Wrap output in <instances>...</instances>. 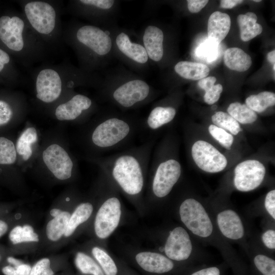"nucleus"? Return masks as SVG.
<instances>
[{"instance_id": "obj_1", "label": "nucleus", "mask_w": 275, "mask_h": 275, "mask_svg": "<svg viewBox=\"0 0 275 275\" xmlns=\"http://www.w3.org/2000/svg\"><path fill=\"white\" fill-rule=\"evenodd\" d=\"M153 143L149 139L140 145L128 147L100 161L105 172L127 195L138 196L143 190Z\"/></svg>"}, {"instance_id": "obj_2", "label": "nucleus", "mask_w": 275, "mask_h": 275, "mask_svg": "<svg viewBox=\"0 0 275 275\" xmlns=\"http://www.w3.org/2000/svg\"><path fill=\"white\" fill-rule=\"evenodd\" d=\"M178 212L184 228L191 235L217 249L236 273L241 274L240 271L244 270L241 261L230 242L219 233L210 210L196 199L188 198L180 203Z\"/></svg>"}, {"instance_id": "obj_3", "label": "nucleus", "mask_w": 275, "mask_h": 275, "mask_svg": "<svg viewBox=\"0 0 275 275\" xmlns=\"http://www.w3.org/2000/svg\"><path fill=\"white\" fill-rule=\"evenodd\" d=\"M104 88L108 102L122 111L147 104L154 96L153 89L147 82L124 70L108 74Z\"/></svg>"}, {"instance_id": "obj_4", "label": "nucleus", "mask_w": 275, "mask_h": 275, "mask_svg": "<svg viewBox=\"0 0 275 275\" xmlns=\"http://www.w3.org/2000/svg\"><path fill=\"white\" fill-rule=\"evenodd\" d=\"M136 119L117 113H108L94 129L91 136L93 144L108 152L126 147L141 126Z\"/></svg>"}, {"instance_id": "obj_5", "label": "nucleus", "mask_w": 275, "mask_h": 275, "mask_svg": "<svg viewBox=\"0 0 275 275\" xmlns=\"http://www.w3.org/2000/svg\"><path fill=\"white\" fill-rule=\"evenodd\" d=\"M106 30L112 40L113 56L134 71H142L148 67L150 62L140 41H133L128 31L113 24L108 25Z\"/></svg>"}, {"instance_id": "obj_6", "label": "nucleus", "mask_w": 275, "mask_h": 275, "mask_svg": "<svg viewBox=\"0 0 275 275\" xmlns=\"http://www.w3.org/2000/svg\"><path fill=\"white\" fill-rule=\"evenodd\" d=\"M151 189L158 198H165L171 192L181 174L179 162L174 158H161L159 152L155 153L152 164Z\"/></svg>"}, {"instance_id": "obj_7", "label": "nucleus", "mask_w": 275, "mask_h": 275, "mask_svg": "<svg viewBox=\"0 0 275 275\" xmlns=\"http://www.w3.org/2000/svg\"><path fill=\"white\" fill-rule=\"evenodd\" d=\"M216 228L227 241L241 244L247 251L246 231L243 220L239 213L229 207L210 210Z\"/></svg>"}, {"instance_id": "obj_8", "label": "nucleus", "mask_w": 275, "mask_h": 275, "mask_svg": "<svg viewBox=\"0 0 275 275\" xmlns=\"http://www.w3.org/2000/svg\"><path fill=\"white\" fill-rule=\"evenodd\" d=\"M76 37L79 43L103 61L108 62L113 57L112 40L106 30L85 25L78 29Z\"/></svg>"}, {"instance_id": "obj_9", "label": "nucleus", "mask_w": 275, "mask_h": 275, "mask_svg": "<svg viewBox=\"0 0 275 275\" xmlns=\"http://www.w3.org/2000/svg\"><path fill=\"white\" fill-rule=\"evenodd\" d=\"M163 250L166 257L176 261L188 260L198 253L190 234L181 226L176 227L170 231Z\"/></svg>"}, {"instance_id": "obj_10", "label": "nucleus", "mask_w": 275, "mask_h": 275, "mask_svg": "<svg viewBox=\"0 0 275 275\" xmlns=\"http://www.w3.org/2000/svg\"><path fill=\"white\" fill-rule=\"evenodd\" d=\"M121 214V205L118 198L108 197L102 203L97 213L94 230L98 237L105 239L116 229Z\"/></svg>"}, {"instance_id": "obj_11", "label": "nucleus", "mask_w": 275, "mask_h": 275, "mask_svg": "<svg viewBox=\"0 0 275 275\" xmlns=\"http://www.w3.org/2000/svg\"><path fill=\"white\" fill-rule=\"evenodd\" d=\"M265 173L264 166L258 160L243 161L235 168L234 186L237 190L242 192L254 190L263 182Z\"/></svg>"}, {"instance_id": "obj_12", "label": "nucleus", "mask_w": 275, "mask_h": 275, "mask_svg": "<svg viewBox=\"0 0 275 275\" xmlns=\"http://www.w3.org/2000/svg\"><path fill=\"white\" fill-rule=\"evenodd\" d=\"M191 155L198 167L208 173L221 172L227 165L225 156L211 144L204 141L199 140L193 144Z\"/></svg>"}, {"instance_id": "obj_13", "label": "nucleus", "mask_w": 275, "mask_h": 275, "mask_svg": "<svg viewBox=\"0 0 275 275\" xmlns=\"http://www.w3.org/2000/svg\"><path fill=\"white\" fill-rule=\"evenodd\" d=\"M26 16L32 26L43 34L50 33L55 27L56 14L54 8L43 2H32L25 6Z\"/></svg>"}, {"instance_id": "obj_14", "label": "nucleus", "mask_w": 275, "mask_h": 275, "mask_svg": "<svg viewBox=\"0 0 275 275\" xmlns=\"http://www.w3.org/2000/svg\"><path fill=\"white\" fill-rule=\"evenodd\" d=\"M43 161L54 176L64 180L71 177L73 163L67 152L60 146L52 144L43 152Z\"/></svg>"}, {"instance_id": "obj_15", "label": "nucleus", "mask_w": 275, "mask_h": 275, "mask_svg": "<svg viewBox=\"0 0 275 275\" xmlns=\"http://www.w3.org/2000/svg\"><path fill=\"white\" fill-rule=\"evenodd\" d=\"M164 34L158 26L148 24L144 29L140 42L144 47L150 62L159 63L164 55Z\"/></svg>"}, {"instance_id": "obj_16", "label": "nucleus", "mask_w": 275, "mask_h": 275, "mask_svg": "<svg viewBox=\"0 0 275 275\" xmlns=\"http://www.w3.org/2000/svg\"><path fill=\"white\" fill-rule=\"evenodd\" d=\"M37 97L47 103L56 100L62 92V81L58 72L51 69L41 71L36 80Z\"/></svg>"}, {"instance_id": "obj_17", "label": "nucleus", "mask_w": 275, "mask_h": 275, "mask_svg": "<svg viewBox=\"0 0 275 275\" xmlns=\"http://www.w3.org/2000/svg\"><path fill=\"white\" fill-rule=\"evenodd\" d=\"M24 22L17 16L0 18V39L11 50L20 51L23 47L22 32Z\"/></svg>"}, {"instance_id": "obj_18", "label": "nucleus", "mask_w": 275, "mask_h": 275, "mask_svg": "<svg viewBox=\"0 0 275 275\" xmlns=\"http://www.w3.org/2000/svg\"><path fill=\"white\" fill-rule=\"evenodd\" d=\"M135 260L139 265L146 271L163 274L171 272L175 264L172 260L161 254L144 252L138 253Z\"/></svg>"}, {"instance_id": "obj_19", "label": "nucleus", "mask_w": 275, "mask_h": 275, "mask_svg": "<svg viewBox=\"0 0 275 275\" xmlns=\"http://www.w3.org/2000/svg\"><path fill=\"white\" fill-rule=\"evenodd\" d=\"M92 101L87 96L77 94L66 103L59 105L56 109L57 118L60 120H73L79 117L84 111L91 107Z\"/></svg>"}, {"instance_id": "obj_20", "label": "nucleus", "mask_w": 275, "mask_h": 275, "mask_svg": "<svg viewBox=\"0 0 275 275\" xmlns=\"http://www.w3.org/2000/svg\"><path fill=\"white\" fill-rule=\"evenodd\" d=\"M231 27V18L228 14L219 11L212 13L208 21L207 34L213 43H221L228 35Z\"/></svg>"}, {"instance_id": "obj_21", "label": "nucleus", "mask_w": 275, "mask_h": 275, "mask_svg": "<svg viewBox=\"0 0 275 275\" xmlns=\"http://www.w3.org/2000/svg\"><path fill=\"white\" fill-rule=\"evenodd\" d=\"M176 114V109L173 106L154 105L142 125L145 128L154 131L171 122Z\"/></svg>"}, {"instance_id": "obj_22", "label": "nucleus", "mask_w": 275, "mask_h": 275, "mask_svg": "<svg viewBox=\"0 0 275 275\" xmlns=\"http://www.w3.org/2000/svg\"><path fill=\"white\" fill-rule=\"evenodd\" d=\"M224 61L229 69L238 72L246 71L252 63L251 57L238 47H231L226 49L224 52Z\"/></svg>"}, {"instance_id": "obj_23", "label": "nucleus", "mask_w": 275, "mask_h": 275, "mask_svg": "<svg viewBox=\"0 0 275 275\" xmlns=\"http://www.w3.org/2000/svg\"><path fill=\"white\" fill-rule=\"evenodd\" d=\"M175 72L183 78L200 80L209 73V68L204 64L189 61H180L174 66Z\"/></svg>"}, {"instance_id": "obj_24", "label": "nucleus", "mask_w": 275, "mask_h": 275, "mask_svg": "<svg viewBox=\"0 0 275 275\" xmlns=\"http://www.w3.org/2000/svg\"><path fill=\"white\" fill-rule=\"evenodd\" d=\"M257 16L253 12H249L237 16L240 37L243 41H249L262 33V26L257 23Z\"/></svg>"}, {"instance_id": "obj_25", "label": "nucleus", "mask_w": 275, "mask_h": 275, "mask_svg": "<svg viewBox=\"0 0 275 275\" xmlns=\"http://www.w3.org/2000/svg\"><path fill=\"white\" fill-rule=\"evenodd\" d=\"M70 215L69 212L62 211L59 215L49 221L46 228V233L48 239L52 241H57L64 235Z\"/></svg>"}, {"instance_id": "obj_26", "label": "nucleus", "mask_w": 275, "mask_h": 275, "mask_svg": "<svg viewBox=\"0 0 275 275\" xmlns=\"http://www.w3.org/2000/svg\"><path fill=\"white\" fill-rule=\"evenodd\" d=\"M247 253L251 257L252 265L260 275H275V260L269 255L259 251L248 249Z\"/></svg>"}, {"instance_id": "obj_27", "label": "nucleus", "mask_w": 275, "mask_h": 275, "mask_svg": "<svg viewBox=\"0 0 275 275\" xmlns=\"http://www.w3.org/2000/svg\"><path fill=\"white\" fill-rule=\"evenodd\" d=\"M93 210V205L89 202L82 203L77 206L70 215L67 230L64 234L66 237L70 236L77 227L86 222Z\"/></svg>"}, {"instance_id": "obj_28", "label": "nucleus", "mask_w": 275, "mask_h": 275, "mask_svg": "<svg viewBox=\"0 0 275 275\" xmlns=\"http://www.w3.org/2000/svg\"><path fill=\"white\" fill-rule=\"evenodd\" d=\"M37 140V132L34 127H30L24 130L16 143V150L22 156L24 160H28L32 154L31 144Z\"/></svg>"}, {"instance_id": "obj_29", "label": "nucleus", "mask_w": 275, "mask_h": 275, "mask_svg": "<svg viewBox=\"0 0 275 275\" xmlns=\"http://www.w3.org/2000/svg\"><path fill=\"white\" fill-rule=\"evenodd\" d=\"M245 104L255 113H261L267 108L274 105L275 94L264 91L257 95H252L245 100Z\"/></svg>"}, {"instance_id": "obj_30", "label": "nucleus", "mask_w": 275, "mask_h": 275, "mask_svg": "<svg viewBox=\"0 0 275 275\" xmlns=\"http://www.w3.org/2000/svg\"><path fill=\"white\" fill-rule=\"evenodd\" d=\"M227 112L238 122L241 124H250L257 119L256 113L249 108L245 104L235 102L231 103L227 108Z\"/></svg>"}, {"instance_id": "obj_31", "label": "nucleus", "mask_w": 275, "mask_h": 275, "mask_svg": "<svg viewBox=\"0 0 275 275\" xmlns=\"http://www.w3.org/2000/svg\"><path fill=\"white\" fill-rule=\"evenodd\" d=\"M9 239L13 244L25 242H38L39 240L38 235L29 225L15 226L9 232Z\"/></svg>"}, {"instance_id": "obj_32", "label": "nucleus", "mask_w": 275, "mask_h": 275, "mask_svg": "<svg viewBox=\"0 0 275 275\" xmlns=\"http://www.w3.org/2000/svg\"><path fill=\"white\" fill-rule=\"evenodd\" d=\"M75 264L77 269L83 274L104 275L97 263L91 257L84 253L78 252L76 254Z\"/></svg>"}, {"instance_id": "obj_33", "label": "nucleus", "mask_w": 275, "mask_h": 275, "mask_svg": "<svg viewBox=\"0 0 275 275\" xmlns=\"http://www.w3.org/2000/svg\"><path fill=\"white\" fill-rule=\"evenodd\" d=\"M211 120L215 126L227 130L234 135L242 130L239 123L226 113L217 112L212 116Z\"/></svg>"}, {"instance_id": "obj_34", "label": "nucleus", "mask_w": 275, "mask_h": 275, "mask_svg": "<svg viewBox=\"0 0 275 275\" xmlns=\"http://www.w3.org/2000/svg\"><path fill=\"white\" fill-rule=\"evenodd\" d=\"M92 253L105 275L117 274L118 272L117 266L113 259L105 251L98 247H94L92 249Z\"/></svg>"}, {"instance_id": "obj_35", "label": "nucleus", "mask_w": 275, "mask_h": 275, "mask_svg": "<svg viewBox=\"0 0 275 275\" xmlns=\"http://www.w3.org/2000/svg\"><path fill=\"white\" fill-rule=\"evenodd\" d=\"M16 159V150L13 143L4 137H0V164H10Z\"/></svg>"}, {"instance_id": "obj_36", "label": "nucleus", "mask_w": 275, "mask_h": 275, "mask_svg": "<svg viewBox=\"0 0 275 275\" xmlns=\"http://www.w3.org/2000/svg\"><path fill=\"white\" fill-rule=\"evenodd\" d=\"M210 134L224 148L231 149L233 143V136L225 130L215 125H210L208 127Z\"/></svg>"}, {"instance_id": "obj_37", "label": "nucleus", "mask_w": 275, "mask_h": 275, "mask_svg": "<svg viewBox=\"0 0 275 275\" xmlns=\"http://www.w3.org/2000/svg\"><path fill=\"white\" fill-rule=\"evenodd\" d=\"M54 272L50 268V261L47 258L38 261L32 267L29 275H53Z\"/></svg>"}, {"instance_id": "obj_38", "label": "nucleus", "mask_w": 275, "mask_h": 275, "mask_svg": "<svg viewBox=\"0 0 275 275\" xmlns=\"http://www.w3.org/2000/svg\"><path fill=\"white\" fill-rule=\"evenodd\" d=\"M261 243L265 249L269 251L275 250V230L273 228H267L261 233L260 236Z\"/></svg>"}, {"instance_id": "obj_39", "label": "nucleus", "mask_w": 275, "mask_h": 275, "mask_svg": "<svg viewBox=\"0 0 275 275\" xmlns=\"http://www.w3.org/2000/svg\"><path fill=\"white\" fill-rule=\"evenodd\" d=\"M31 268L30 265L23 263L17 266H5L2 271L5 275H29Z\"/></svg>"}, {"instance_id": "obj_40", "label": "nucleus", "mask_w": 275, "mask_h": 275, "mask_svg": "<svg viewBox=\"0 0 275 275\" xmlns=\"http://www.w3.org/2000/svg\"><path fill=\"white\" fill-rule=\"evenodd\" d=\"M223 89L222 85L219 84L213 85L205 91L204 96V101L209 105L215 103L219 99Z\"/></svg>"}, {"instance_id": "obj_41", "label": "nucleus", "mask_w": 275, "mask_h": 275, "mask_svg": "<svg viewBox=\"0 0 275 275\" xmlns=\"http://www.w3.org/2000/svg\"><path fill=\"white\" fill-rule=\"evenodd\" d=\"M265 211L270 218L275 220V190L272 189L267 193L264 202Z\"/></svg>"}, {"instance_id": "obj_42", "label": "nucleus", "mask_w": 275, "mask_h": 275, "mask_svg": "<svg viewBox=\"0 0 275 275\" xmlns=\"http://www.w3.org/2000/svg\"><path fill=\"white\" fill-rule=\"evenodd\" d=\"M12 110L6 102L0 100V126L7 123L11 119Z\"/></svg>"}, {"instance_id": "obj_43", "label": "nucleus", "mask_w": 275, "mask_h": 275, "mask_svg": "<svg viewBox=\"0 0 275 275\" xmlns=\"http://www.w3.org/2000/svg\"><path fill=\"white\" fill-rule=\"evenodd\" d=\"M221 268L218 266H210L196 269L190 275H222Z\"/></svg>"}, {"instance_id": "obj_44", "label": "nucleus", "mask_w": 275, "mask_h": 275, "mask_svg": "<svg viewBox=\"0 0 275 275\" xmlns=\"http://www.w3.org/2000/svg\"><path fill=\"white\" fill-rule=\"evenodd\" d=\"M207 0H188L187 8L193 13L200 11L208 3Z\"/></svg>"}, {"instance_id": "obj_45", "label": "nucleus", "mask_w": 275, "mask_h": 275, "mask_svg": "<svg viewBox=\"0 0 275 275\" xmlns=\"http://www.w3.org/2000/svg\"><path fill=\"white\" fill-rule=\"evenodd\" d=\"M216 81V78L214 76L206 77L199 80L198 85L201 89L206 91L214 85Z\"/></svg>"}, {"instance_id": "obj_46", "label": "nucleus", "mask_w": 275, "mask_h": 275, "mask_svg": "<svg viewBox=\"0 0 275 275\" xmlns=\"http://www.w3.org/2000/svg\"><path fill=\"white\" fill-rule=\"evenodd\" d=\"M243 2L242 0H222L220 2V6L222 8L232 9Z\"/></svg>"}, {"instance_id": "obj_47", "label": "nucleus", "mask_w": 275, "mask_h": 275, "mask_svg": "<svg viewBox=\"0 0 275 275\" xmlns=\"http://www.w3.org/2000/svg\"><path fill=\"white\" fill-rule=\"evenodd\" d=\"M10 61V57L7 53L0 49V72L3 69L4 65Z\"/></svg>"}, {"instance_id": "obj_48", "label": "nucleus", "mask_w": 275, "mask_h": 275, "mask_svg": "<svg viewBox=\"0 0 275 275\" xmlns=\"http://www.w3.org/2000/svg\"><path fill=\"white\" fill-rule=\"evenodd\" d=\"M9 230V225L8 223L4 220L0 219V238L4 235Z\"/></svg>"}, {"instance_id": "obj_49", "label": "nucleus", "mask_w": 275, "mask_h": 275, "mask_svg": "<svg viewBox=\"0 0 275 275\" xmlns=\"http://www.w3.org/2000/svg\"><path fill=\"white\" fill-rule=\"evenodd\" d=\"M6 260L8 263L12 266H17L23 263L20 260H18L12 256L7 257Z\"/></svg>"}, {"instance_id": "obj_50", "label": "nucleus", "mask_w": 275, "mask_h": 275, "mask_svg": "<svg viewBox=\"0 0 275 275\" xmlns=\"http://www.w3.org/2000/svg\"><path fill=\"white\" fill-rule=\"evenodd\" d=\"M267 59L269 62L273 65H275V50H273L268 52L267 56Z\"/></svg>"}, {"instance_id": "obj_51", "label": "nucleus", "mask_w": 275, "mask_h": 275, "mask_svg": "<svg viewBox=\"0 0 275 275\" xmlns=\"http://www.w3.org/2000/svg\"><path fill=\"white\" fill-rule=\"evenodd\" d=\"M61 212L62 210L59 209L53 208L50 210V214L54 217L59 215Z\"/></svg>"}, {"instance_id": "obj_52", "label": "nucleus", "mask_w": 275, "mask_h": 275, "mask_svg": "<svg viewBox=\"0 0 275 275\" xmlns=\"http://www.w3.org/2000/svg\"><path fill=\"white\" fill-rule=\"evenodd\" d=\"M216 108H217V106L216 105H213L212 106L211 109H213V110H214V109H216Z\"/></svg>"}, {"instance_id": "obj_53", "label": "nucleus", "mask_w": 275, "mask_h": 275, "mask_svg": "<svg viewBox=\"0 0 275 275\" xmlns=\"http://www.w3.org/2000/svg\"><path fill=\"white\" fill-rule=\"evenodd\" d=\"M253 1L255 2H261V0H254Z\"/></svg>"}, {"instance_id": "obj_54", "label": "nucleus", "mask_w": 275, "mask_h": 275, "mask_svg": "<svg viewBox=\"0 0 275 275\" xmlns=\"http://www.w3.org/2000/svg\"><path fill=\"white\" fill-rule=\"evenodd\" d=\"M274 67H275V65H273V68H272V69H273V71H274V70H275V68H274Z\"/></svg>"}, {"instance_id": "obj_55", "label": "nucleus", "mask_w": 275, "mask_h": 275, "mask_svg": "<svg viewBox=\"0 0 275 275\" xmlns=\"http://www.w3.org/2000/svg\"><path fill=\"white\" fill-rule=\"evenodd\" d=\"M1 260H2V256H1V255L0 254V262H1Z\"/></svg>"}]
</instances>
